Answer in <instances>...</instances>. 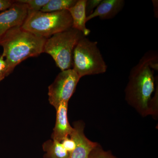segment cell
I'll use <instances>...</instances> for the list:
<instances>
[{"label":"cell","instance_id":"1","mask_svg":"<svg viewBox=\"0 0 158 158\" xmlns=\"http://www.w3.org/2000/svg\"><path fill=\"white\" fill-rule=\"evenodd\" d=\"M158 53L148 51L132 68L128 82L125 89V99L128 104L142 117L151 115L150 103L155 90L156 77L158 71Z\"/></svg>","mask_w":158,"mask_h":158},{"label":"cell","instance_id":"2","mask_svg":"<svg viewBox=\"0 0 158 158\" xmlns=\"http://www.w3.org/2000/svg\"><path fill=\"white\" fill-rule=\"evenodd\" d=\"M46 39L25 31L21 27L7 31L0 39V46L3 49L2 55L6 58L8 75L24 60L43 53Z\"/></svg>","mask_w":158,"mask_h":158},{"label":"cell","instance_id":"3","mask_svg":"<svg viewBox=\"0 0 158 158\" xmlns=\"http://www.w3.org/2000/svg\"><path fill=\"white\" fill-rule=\"evenodd\" d=\"M72 19L67 10L44 12L29 11L22 28L38 37L48 38L72 28Z\"/></svg>","mask_w":158,"mask_h":158},{"label":"cell","instance_id":"4","mask_svg":"<svg viewBox=\"0 0 158 158\" xmlns=\"http://www.w3.org/2000/svg\"><path fill=\"white\" fill-rule=\"evenodd\" d=\"M84 34L71 28L53 35L46 40L44 52L50 55L61 71L72 69L73 51Z\"/></svg>","mask_w":158,"mask_h":158},{"label":"cell","instance_id":"5","mask_svg":"<svg viewBox=\"0 0 158 158\" xmlns=\"http://www.w3.org/2000/svg\"><path fill=\"white\" fill-rule=\"evenodd\" d=\"M73 69L81 78L106 72L107 65L97 41H91L86 37L79 41L73 51Z\"/></svg>","mask_w":158,"mask_h":158},{"label":"cell","instance_id":"6","mask_svg":"<svg viewBox=\"0 0 158 158\" xmlns=\"http://www.w3.org/2000/svg\"><path fill=\"white\" fill-rule=\"evenodd\" d=\"M80 79L73 69L61 71L48 87L50 104L56 109L61 103H68L75 91Z\"/></svg>","mask_w":158,"mask_h":158},{"label":"cell","instance_id":"7","mask_svg":"<svg viewBox=\"0 0 158 158\" xmlns=\"http://www.w3.org/2000/svg\"><path fill=\"white\" fill-rule=\"evenodd\" d=\"M29 9L24 3L15 2L9 9L0 13V39L6 32L15 27H22L25 20Z\"/></svg>","mask_w":158,"mask_h":158},{"label":"cell","instance_id":"8","mask_svg":"<svg viewBox=\"0 0 158 158\" xmlns=\"http://www.w3.org/2000/svg\"><path fill=\"white\" fill-rule=\"evenodd\" d=\"M85 125L81 120L73 123V130L69 137L74 141L75 148L69 154V158H89L90 152L98 143L90 141L85 136Z\"/></svg>","mask_w":158,"mask_h":158},{"label":"cell","instance_id":"9","mask_svg":"<svg viewBox=\"0 0 158 158\" xmlns=\"http://www.w3.org/2000/svg\"><path fill=\"white\" fill-rule=\"evenodd\" d=\"M68 103L62 102L56 109V117L52 134V140L61 142L65 138L69 137L73 130L68 120Z\"/></svg>","mask_w":158,"mask_h":158},{"label":"cell","instance_id":"10","mask_svg":"<svg viewBox=\"0 0 158 158\" xmlns=\"http://www.w3.org/2000/svg\"><path fill=\"white\" fill-rule=\"evenodd\" d=\"M124 0H102L98 6L93 12L87 17V22L94 18L102 20L114 18L123 9Z\"/></svg>","mask_w":158,"mask_h":158},{"label":"cell","instance_id":"11","mask_svg":"<svg viewBox=\"0 0 158 158\" xmlns=\"http://www.w3.org/2000/svg\"><path fill=\"white\" fill-rule=\"evenodd\" d=\"M87 0H78L72 7L68 9L72 19L73 25L72 28L81 31L85 37L90 33V29L87 28L86 6Z\"/></svg>","mask_w":158,"mask_h":158},{"label":"cell","instance_id":"12","mask_svg":"<svg viewBox=\"0 0 158 158\" xmlns=\"http://www.w3.org/2000/svg\"><path fill=\"white\" fill-rule=\"evenodd\" d=\"M43 149L45 152L44 158H69V153L62 143L48 140L44 143Z\"/></svg>","mask_w":158,"mask_h":158},{"label":"cell","instance_id":"13","mask_svg":"<svg viewBox=\"0 0 158 158\" xmlns=\"http://www.w3.org/2000/svg\"><path fill=\"white\" fill-rule=\"evenodd\" d=\"M77 0H49L40 11L44 12H55L68 10L76 3Z\"/></svg>","mask_w":158,"mask_h":158},{"label":"cell","instance_id":"14","mask_svg":"<svg viewBox=\"0 0 158 158\" xmlns=\"http://www.w3.org/2000/svg\"><path fill=\"white\" fill-rule=\"evenodd\" d=\"M16 2L27 5L29 11H39L49 0H18Z\"/></svg>","mask_w":158,"mask_h":158},{"label":"cell","instance_id":"15","mask_svg":"<svg viewBox=\"0 0 158 158\" xmlns=\"http://www.w3.org/2000/svg\"><path fill=\"white\" fill-rule=\"evenodd\" d=\"M89 158H117L113 155L110 151L103 149L101 145L98 143L96 147L92 150L89 155Z\"/></svg>","mask_w":158,"mask_h":158},{"label":"cell","instance_id":"16","mask_svg":"<svg viewBox=\"0 0 158 158\" xmlns=\"http://www.w3.org/2000/svg\"><path fill=\"white\" fill-rule=\"evenodd\" d=\"M158 84L157 83L155 93L153 97L152 98L150 103V108L151 110V115L154 118H157L158 116Z\"/></svg>","mask_w":158,"mask_h":158},{"label":"cell","instance_id":"17","mask_svg":"<svg viewBox=\"0 0 158 158\" xmlns=\"http://www.w3.org/2000/svg\"><path fill=\"white\" fill-rule=\"evenodd\" d=\"M102 0H89L86 2V11L87 16L91 14L98 6Z\"/></svg>","mask_w":158,"mask_h":158},{"label":"cell","instance_id":"18","mask_svg":"<svg viewBox=\"0 0 158 158\" xmlns=\"http://www.w3.org/2000/svg\"><path fill=\"white\" fill-rule=\"evenodd\" d=\"M8 76L7 63L4 57L1 55L0 56V82Z\"/></svg>","mask_w":158,"mask_h":158},{"label":"cell","instance_id":"19","mask_svg":"<svg viewBox=\"0 0 158 158\" xmlns=\"http://www.w3.org/2000/svg\"><path fill=\"white\" fill-rule=\"evenodd\" d=\"M61 142L65 148V149L68 152L69 154L73 151L75 148V143L74 141L69 137L65 138Z\"/></svg>","mask_w":158,"mask_h":158},{"label":"cell","instance_id":"20","mask_svg":"<svg viewBox=\"0 0 158 158\" xmlns=\"http://www.w3.org/2000/svg\"><path fill=\"white\" fill-rule=\"evenodd\" d=\"M14 2L15 1L0 0V11H5L9 9Z\"/></svg>","mask_w":158,"mask_h":158},{"label":"cell","instance_id":"21","mask_svg":"<svg viewBox=\"0 0 158 158\" xmlns=\"http://www.w3.org/2000/svg\"><path fill=\"white\" fill-rule=\"evenodd\" d=\"M154 11L155 12V15L156 17H158V1H152Z\"/></svg>","mask_w":158,"mask_h":158}]
</instances>
